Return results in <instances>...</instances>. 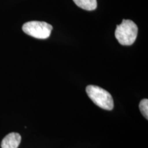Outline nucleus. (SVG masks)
<instances>
[{"mask_svg": "<svg viewBox=\"0 0 148 148\" xmlns=\"http://www.w3.org/2000/svg\"><path fill=\"white\" fill-rule=\"evenodd\" d=\"M139 109L146 119H148V100L147 99H143L139 103Z\"/></svg>", "mask_w": 148, "mask_h": 148, "instance_id": "423d86ee", "label": "nucleus"}, {"mask_svg": "<svg viewBox=\"0 0 148 148\" xmlns=\"http://www.w3.org/2000/svg\"><path fill=\"white\" fill-rule=\"evenodd\" d=\"M22 29L25 34L34 38L45 39L50 36L53 27L46 22L32 21L23 24Z\"/></svg>", "mask_w": 148, "mask_h": 148, "instance_id": "7ed1b4c3", "label": "nucleus"}, {"mask_svg": "<svg viewBox=\"0 0 148 148\" xmlns=\"http://www.w3.org/2000/svg\"><path fill=\"white\" fill-rule=\"evenodd\" d=\"M86 93L95 104L107 110L114 108V101L112 95L103 88L94 85H88L86 88Z\"/></svg>", "mask_w": 148, "mask_h": 148, "instance_id": "f03ea898", "label": "nucleus"}, {"mask_svg": "<svg viewBox=\"0 0 148 148\" xmlns=\"http://www.w3.org/2000/svg\"><path fill=\"white\" fill-rule=\"evenodd\" d=\"M21 140V136L18 133L11 132L3 138L1 143V148H18Z\"/></svg>", "mask_w": 148, "mask_h": 148, "instance_id": "20e7f679", "label": "nucleus"}, {"mask_svg": "<svg viewBox=\"0 0 148 148\" xmlns=\"http://www.w3.org/2000/svg\"><path fill=\"white\" fill-rule=\"evenodd\" d=\"M138 27L131 20L123 19L120 25L116 26L115 37L121 45H131L136 39Z\"/></svg>", "mask_w": 148, "mask_h": 148, "instance_id": "f257e3e1", "label": "nucleus"}, {"mask_svg": "<svg viewBox=\"0 0 148 148\" xmlns=\"http://www.w3.org/2000/svg\"><path fill=\"white\" fill-rule=\"evenodd\" d=\"M79 8L86 10H94L97 8V0H73Z\"/></svg>", "mask_w": 148, "mask_h": 148, "instance_id": "39448f33", "label": "nucleus"}]
</instances>
